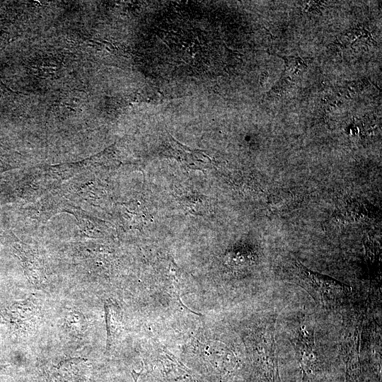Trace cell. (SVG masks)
<instances>
[{
	"mask_svg": "<svg viewBox=\"0 0 382 382\" xmlns=\"http://www.w3.org/2000/svg\"><path fill=\"white\" fill-rule=\"evenodd\" d=\"M289 274L294 282L306 290L316 305L324 310L339 308L351 293L349 285L310 270L297 260L291 262Z\"/></svg>",
	"mask_w": 382,
	"mask_h": 382,
	"instance_id": "cell-1",
	"label": "cell"
},
{
	"mask_svg": "<svg viewBox=\"0 0 382 382\" xmlns=\"http://www.w3.org/2000/svg\"><path fill=\"white\" fill-rule=\"evenodd\" d=\"M274 320L258 332L255 346L254 362L261 382H280L275 354Z\"/></svg>",
	"mask_w": 382,
	"mask_h": 382,
	"instance_id": "cell-2",
	"label": "cell"
},
{
	"mask_svg": "<svg viewBox=\"0 0 382 382\" xmlns=\"http://www.w3.org/2000/svg\"><path fill=\"white\" fill-rule=\"evenodd\" d=\"M41 311L32 299L13 302L1 312L3 321L17 335H30L34 333L41 321Z\"/></svg>",
	"mask_w": 382,
	"mask_h": 382,
	"instance_id": "cell-3",
	"label": "cell"
},
{
	"mask_svg": "<svg viewBox=\"0 0 382 382\" xmlns=\"http://www.w3.org/2000/svg\"><path fill=\"white\" fill-rule=\"evenodd\" d=\"M290 341L301 366V382H316L320 371V364L313 329L306 324L299 325Z\"/></svg>",
	"mask_w": 382,
	"mask_h": 382,
	"instance_id": "cell-4",
	"label": "cell"
},
{
	"mask_svg": "<svg viewBox=\"0 0 382 382\" xmlns=\"http://www.w3.org/2000/svg\"><path fill=\"white\" fill-rule=\"evenodd\" d=\"M361 324L359 319L348 325L342 342L345 364V382H362V364L360 359Z\"/></svg>",
	"mask_w": 382,
	"mask_h": 382,
	"instance_id": "cell-5",
	"label": "cell"
},
{
	"mask_svg": "<svg viewBox=\"0 0 382 382\" xmlns=\"http://www.w3.org/2000/svg\"><path fill=\"white\" fill-rule=\"evenodd\" d=\"M62 328L66 335L75 340H82L88 332V321L76 308H68L62 318Z\"/></svg>",
	"mask_w": 382,
	"mask_h": 382,
	"instance_id": "cell-6",
	"label": "cell"
},
{
	"mask_svg": "<svg viewBox=\"0 0 382 382\" xmlns=\"http://www.w3.org/2000/svg\"><path fill=\"white\" fill-rule=\"evenodd\" d=\"M107 327V350L108 351L119 337L121 331V317L116 306L110 301L104 305Z\"/></svg>",
	"mask_w": 382,
	"mask_h": 382,
	"instance_id": "cell-7",
	"label": "cell"
},
{
	"mask_svg": "<svg viewBox=\"0 0 382 382\" xmlns=\"http://www.w3.org/2000/svg\"><path fill=\"white\" fill-rule=\"evenodd\" d=\"M180 201L192 214H203L208 212L209 208V199L197 194H189L182 196Z\"/></svg>",
	"mask_w": 382,
	"mask_h": 382,
	"instance_id": "cell-8",
	"label": "cell"
},
{
	"mask_svg": "<svg viewBox=\"0 0 382 382\" xmlns=\"http://www.w3.org/2000/svg\"><path fill=\"white\" fill-rule=\"evenodd\" d=\"M0 376H13V369L9 364H0Z\"/></svg>",
	"mask_w": 382,
	"mask_h": 382,
	"instance_id": "cell-9",
	"label": "cell"
},
{
	"mask_svg": "<svg viewBox=\"0 0 382 382\" xmlns=\"http://www.w3.org/2000/svg\"><path fill=\"white\" fill-rule=\"evenodd\" d=\"M143 369H144V365L142 366L141 370L139 373H137L134 370H132V375L134 382H137L138 378L141 375Z\"/></svg>",
	"mask_w": 382,
	"mask_h": 382,
	"instance_id": "cell-10",
	"label": "cell"
}]
</instances>
